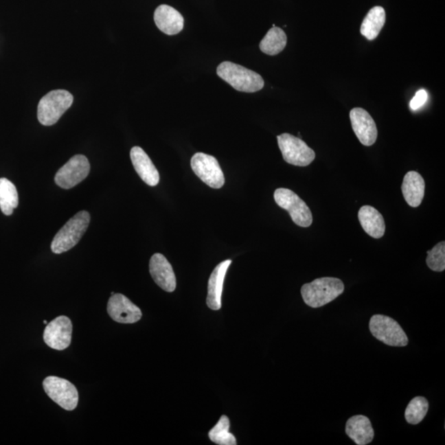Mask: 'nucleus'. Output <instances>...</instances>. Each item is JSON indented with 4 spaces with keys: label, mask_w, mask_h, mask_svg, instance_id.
<instances>
[{
    "label": "nucleus",
    "mask_w": 445,
    "mask_h": 445,
    "mask_svg": "<svg viewBox=\"0 0 445 445\" xmlns=\"http://www.w3.org/2000/svg\"><path fill=\"white\" fill-rule=\"evenodd\" d=\"M45 393L58 405L66 411L76 409L78 393L76 386L66 379L49 376L43 381Z\"/></svg>",
    "instance_id": "1a4fd4ad"
},
{
    "label": "nucleus",
    "mask_w": 445,
    "mask_h": 445,
    "mask_svg": "<svg viewBox=\"0 0 445 445\" xmlns=\"http://www.w3.org/2000/svg\"><path fill=\"white\" fill-rule=\"evenodd\" d=\"M130 159L136 172L144 183L150 187H155L159 184L160 179L159 171L143 148L139 146L132 148Z\"/></svg>",
    "instance_id": "dca6fc26"
},
{
    "label": "nucleus",
    "mask_w": 445,
    "mask_h": 445,
    "mask_svg": "<svg viewBox=\"0 0 445 445\" xmlns=\"http://www.w3.org/2000/svg\"><path fill=\"white\" fill-rule=\"evenodd\" d=\"M73 325L68 317L60 316L48 323L43 334L49 347L57 350L68 348L71 343Z\"/></svg>",
    "instance_id": "9b49d317"
},
{
    "label": "nucleus",
    "mask_w": 445,
    "mask_h": 445,
    "mask_svg": "<svg viewBox=\"0 0 445 445\" xmlns=\"http://www.w3.org/2000/svg\"><path fill=\"white\" fill-rule=\"evenodd\" d=\"M363 229L370 237L380 238L385 233V222L380 212L370 205L362 206L358 213Z\"/></svg>",
    "instance_id": "aec40b11"
},
{
    "label": "nucleus",
    "mask_w": 445,
    "mask_h": 445,
    "mask_svg": "<svg viewBox=\"0 0 445 445\" xmlns=\"http://www.w3.org/2000/svg\"><path fill=\"white\" fill-rule=\"evenodd\" d=\"M230 422L228 416L222 415L220 420L209 432V438L214 444L220 445H236L237 440L229 432Z\"/></svg>",
    "instance_id": "b1692460"
},
{
    "label": "nucleus",
    "mask_w": 445,
    "mask_h": 445,
    "mask_svg": "<svg viewBox=\"0 0 445 445\" xmlns=\"http://www.w3.org/2000/svg\"><path fill=\"white\" fill-rule=\"evenodd\" d=\"M44 324H48V323H47V321H45H45H44Z\"/></svg>",
    "instance_id": "cd10ccee"
},
{
    "label": "nucleus",
    "mask_w": 445,
    "mask_h": 445,
    "mask_svg": "<svg viewBox=\"0 0 445 445\" xmlns=\"http://www.w3.org/2000/svg\"><path fill=\"white\" fill-rule=\"evenodd\" d=\"M154 19L159 30L169 36L179 34L184 27L183 15L167 4H162L156 8Z\"/></svg>",
    "instance_id": "2eb2a0df"
},
{
    "label": "nucleus",
    "mask_w": 445,
    "mask_h": 445,
    "mask_svg": "<svg viewBox=\"0 0 445 445\" xmlns=\"http://www.w3.org/2000/svg\"><path fill=\"white\" fill-rule=\"evenodd\" d=\"M217 74L239 92H258L265 84L259 73L230 61L222 62L217 67Z\"/></svg>",
    "instance_id": "f03ea898"
},
{
    "label": "nucleus",
    "mask_w": 445,
    "mask_h": 445,
    "mask_svg": "<svg viewBox=\"0 0 445 445\" xmlns=\"http://www.w3.org/2000/svg\"><path fill=\"white\" fill-rule=\"evenodd\" d=\"M429 402L426 398L415 397L408 404L405 411V418L408 423L418 424L422 422L427 414Z\"/></svg>",
    "instance_id": "393cba45"
},
{
    "label": "nucleus",
    "mask_w": 445,
    "mask_h": 445,
    "mask_svg": "<svg viewBox=\"0 0 445 445\" xmlns=\"http://www.w3.org/2000/svg\"><path fill=\"white\" fill-rule=\"evenodd\" d=\"M424 188H426V183L419 172L410 171L404 176L402 192L404 199L411 207L416 208L422 204Z\"/></svg>",
    "instance_id": "6ab92c4d"
},
{
    "label": "nucleus",
    "mask_w": 445,
    "mask_h": 445,
    "mask_svg": "<svg viewBox=\"0 0 445 445\" xmlns=\"http://www.w3.org/2000/svg\"><path fill=\"white\" fill-rule=\"evenodd\" d=\"M191 166L195 174L209 187L220 189L225 185L224 172L214 157L196 152L192 158Z\"/></svg>",
    "instance_id": "6e6552de"
},
{
    "label": "nucleus",
    "mask_w": 445,
    "mask_h": 445,
    "mask_svg": "<svg viewBox=\"0 0 445 445\" xmlns=\"http://www.w3.org/2000/svg\"><path fill=\"white\" fill-rule=\"evenodd\" d=\"M278 146L286 163L295 166L306 167L315 159V152L304 140L290 134L277 136Z\"/></svg>",
    "instance_id": "0eeeda50"
},
{
    "label": "nucleus",
    "mask_w": 445,
    "mask_h": 445,
    "mask_svg": "<svg viewBox=\"0 0 445 445\" xmlns=\"http://www.w3.org/2000/svg\"><path fill=\"white\" fill-rule=\"evenodd\" d=\"M428 100V93L426 90L420 89L415 94L410 102V107L412 111H418L422 107Z\"/></svg>",
    "instance_id": "bb28decb"
},
{
    "label": "nucleus",
    "mask_w": 445,
    "mask_h": 445,
    "mask_svg": "<svg viewBox=\"0 0 445 445\" xmlns=\"http://www.w3.org/2000/svg\"><path fill=\"white\" fill-rule=\"evenodd\" d=\"M107 312L111 319L119 323H137L142 317L139 308L122 294L111 295L107 304Z\"/></svg>",
    "instance_id": "ddd939ff"
},
{
    "label": "nucleus",
    "mask_w": 445,
    "mask_h": 445,
    "mask_svg": "<svg viewBox=\"0 0 445 445\" xmlns=\"http://www.w3.org/2000/svg\"><path fill=\"white\" fill-rule=\"evenodd\" d=\"M232 263L231 260H225L214 268L208 282V295L206 299L207 306L212 310H218L221 308L223 287L227 271Z\"/></svg>",
    "instance_id": "f3484780"
},
{
    "label": "nucleus",
    "mask_w": 445,
    "mask_h": 445,
    "mask_svg": "<svg viewBox=\"0 0 445 445\" xmlns=\"http://www.w3.org/2000/svg\"><path fill=\"white\" fill-rule=\"evenodd\" d=\"M150 272L152 279L163 290L170 293L175 290L176 280L174 271L163 254L155 253L152 255Z\"/></svg>",
    "instance_id": "4468645a"
},
{
    "label": "nucleus",
    "mask_w": 445,
    "mask_h": 445,
    "mask_svg": "<svg viewBox=\"0 0 445 445\" xmlns=\"http://www.w3.org/2000/svg\"><path fill=\"white\" fill-rule=\"evenodd\" d=\"M90 218L89 213L85 210L78 212L70 218L54 238L52 242L53 253H63L76 246L88 229Z\"/></svg>",
    "instance_id": "7ed1b4c3"
},
{
    "label": "nucleus",
    "mask_w": 445,
    "mask_h": 445,
    "mask_svg": "<svg viewBox=\"0 0 445 445\" xmlns=\"http://www.w3.org/2000/svg\"><path fill=\"white\" fill-rule=\"evenodd\" d=\"M369 328L377 340L387 345L403 347L408 344L407 334L398 321L390 317L374 315L369 320Z\"/></svg>",
    "instance_id": "39448f33"
},
{
    "label": "nucleus",
    "mask_w": 445,
    "mask_h": 445,
    "mask_svg": "<svg viewBox=\"0 0 445 445\" xmlns=\"http://www.w3.org/2000/svg\"><path fill=\"white\" fill-rule=\"evenodd\" d=\"M19 205V193L14 183L0 179V209L5 216H11Z\"/></svg>",
    "instance_id": "5701e85b"
},
{
    "label": "nucleus",
    "mask_w": 445,
    "mask_h": 445,
    "mask_svg": "<svg viewBox=\"0 0 445 445\" xmlns=\"http://www.w3.org/2000/svg\"><path fill=\"white\" fill-rule=\"evenodd\" d=\"M275 203L287 210L295 225L308 228L312 223V214L305 202L290 189L278 188L274 193Z\"/></svg>",
    "instance_id": "423d86ee"
},
{
    "label": "nucleus",
    "mask_w": 445,
    "mask_h": 445,
    "mask_svg": "<svg viewBox=\"0 0 445 445\" xmlns=\"http://www.w3.org/2000/svg\"><path fill=\"white\" fill-rule=\"evenodd\" d=\"M350 118L354 134L363 146H373L378 138V130L368 111L356 107L350 111Z\"/></svg>",
    "instance_id": "f8f14e48"
},
{
    "label": "nucleus",
    "mask_w": 445,
    "mask_h": 445,
    "mask_svg": "<svg viewBox=\"0 0 445 445\" xmlns=\"http://www.w3.org/2000/svg\"><path fill=\"white\" fill-rule=\"evenodd\" d=\"M345 286L342 280L335 277H323L304 284L301 295L304 303L312 308H317L332 302L343 294Z\"/></svg>",
    "instance_id": "f257e3e1"
},
{
    "label": "nucleus",
    "mask_w": 445,
    "mask_h": 445,
    "mask_svg": "<svg viewBox=\"0 0 445 445\" xmlns=\"http://www.w3.org/2000/svg\"><path fill=\"white\" fill-rule=\"evenodd\" d=\"M386 14L385 8L380 6L371 8L367 14L361 27V33L365 38L373 41L378 36L385 26Z\"/></svg>",
    "instance_id": "412c9836"
},
{
    "label": "nucleus",
    "mask_w": 445,
    "mask_h": 445,
    "mask_svg": "<svg viewBox=\"0 0 445 445\" xmlns=\"http://www.w3.org/2000/svg\"><path fill=\"white\" fill-rule=\"evenodd\" d=\"M426 265L431 270L442 272L445 270V242L436 244L427 251Z\"/></svg>",
    "instance_id": "a878e982"
},
{
    "label": "nucleus",
    "mask_w": 445,
    "mask_h": 445,
    "mask_svg": "<svg viewBox=\"0 0 445 445\" xmlns=\"http://www.w3.org/2000/svg\"><path fill=\"white\" fill-rule=\"evenodd\" d=\"M73 102V95L66 90H53L45 95L37 107V117L41 125H55Z\"/></svg>",
    "instance_id": "20e7f679"
},
{
    "label": "nucleus",
    "mask_w": 445,
    "mask_h": 445,
    "mask_svg": "<svg viewBox=\"0 0 445 445\" xmlns=\"http://www.w3.org/2000/svg\"><path fill=\"white\" fill-rule=\"evenodd\" d=\"M345 434L358 445H366L372 442L374 431L367 416L356 415L350 418L345 424Z\"/></svg>",
    "instance_id": "a211bd4d"
},
{
    "label": "nucleus",
    "mask_w": 445,
    "mask_h": 445,
    "mask_svg": "<svg viewBox=\"0 0 445 445\" xmlns=\"http://www.w3.org/2000/svg\"><path fill=\"white\" fill-rule=\"evenodd\" d=\"M90 163L84 155L72 157L60 170L56 172L55 181L63 189H71L89 176Z\"/></svg>",
    "instance_id": "9d476101"
},
{
    "label": "nucleus",
    "mask_w": 445,
    "mask_h": 445,
    "mask_svg": "<svg viewBox=\"0 0 445 445\" xmlns=\"http://www.w3.org/2000/svg\"><path fill=\"white\" fill-rule=\"evenodd\" d=\"M286 32L282 28L274 27L271 28L264 36L260 43V49L266 55L275 56L283 51L286 47Z\"/></svg>",
    "instance_id": "4be33fe9"
}]
</instances>
